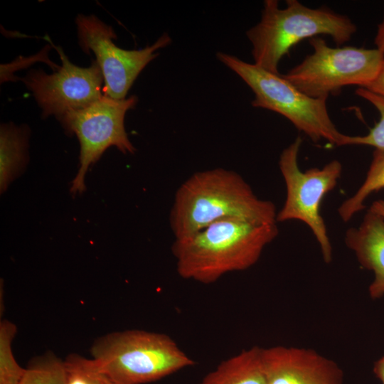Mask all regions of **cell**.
<instances>
[{
	"label": "cell",
	"mask_w": 384,
	"mask_h": 384,
	"mask_svg": "<svg viewBox=\"0 0 384 384\" xmlns=\"http://www.w3.org/2000/svg\"><path fill=\"white\" fill-rule=\"evenodd\" d=\"M277 223L236 218L215 221L172 245L179 276L211 284L227 273L247 270L277 236Z\"/></svg>",
	"instance_id": "6da1fadb"
},
{
	"label": "cell",
	"mask_w": 384,
	"mask_h": 384,
	"mask_svg": "<svg viewBox=\"0 0 384 384\" xmlns=\"http://www.w3.org/2000/svg\"><path fill=\"white\" fill-rule=\"evenodd\" d=\"M274 204L259 198L235 171L216 168L196 172L177 189L169 222L175 239L227 218L277 223Z\"/></svg>",
	"instance_id": "7a4b0ae2"
},
{
	"label": "cell",
	"mask_w": 384,
	"mask_h": 384,
	"mask_svg": "<svg viewBox=\"0 0 384 384\" xmlns=\"http://www.w3.org/2000/svg\"><path fill=\"white\" fill-rule=\"evenodd\" d=\"M286 5L281 9L278 1H265L260 21L246 32L254 63L270 72L279 73L282 58L305 38L328 35L340 46L356 31L348 16L329 8H310L297 0H287Z\"/></svg>",
	"instance_id": "3957f363"
},
{
	"label": "cell",
	"mask_w": 384,
	"mask_h": 384,
	"mask_svg": "<svg viewBox=\"0 0 384 384\" xmlns=\"http://www.w3.org/2000/svg\"><path fill=\"white\" fill-rule=\"evenodd\" d=\"M91 354L96 369L114 384L151 383L195 364L168 335L136 329L100 338Z\"/></svg>",
	"instance_id": "277c9868"
},
{
	"label": "cell",
	"mask_w": 384,
	"mask_h": 384,
	"mask_svg": "<svg viewBox=\"0 0 384 384\" xmlns=\"http://www.w3.org/2000/svg\"><path fill=\"white\" fill-rule=\"evenodd\" d=\"M218 59L235 73L252 90V105L275 112L289 120L312 141L347 146L349 135L340 132L331 119L326 99L310 97L279 73L270 72L228 53L218 52Z\"/></svg>",
	"instance_id": "5b68a950"
},
{
	"label": "cell",
	"mask_w": 384,
	"mask_h": 384,
	"mask_svg": "<svg viewBox=\"0 0 384 384\" xmlns=\"http://www.w3.org/2000/svg\"><path fill=\"white\" fill-rule=\"evenodd\" d=\"M314 51L284 77L304 94L327 99L347 85L367 87L377 76L384 59L378 48H333L325 40H309Z\"/></svg>",
	"instance_id": "8992f818"
},
{
	"label": "cell",
	"mask_w": 384,
	"mask_h": 384,
	"mask_svg": "<svg viewBox=\"0 0 384 384\" xmlns=\"http://www.w3.org/2000/svg\"><path fill=\"white\" fill-rule=\"evenodd\" d=\"M302 139L297 137L282 152L279 166L284 178L287 195L277 212V222L297 220L305 223L318 242L324 261L331 262L332 246L326 226L320 213L324 196L336 188L342 173V164L332 160L321 168L300 170L298 155Z\"/></svg>",
	"instance_id": "52a82bcc"
},
{
	"label": "cell",
	"mask_w": 384,
	"mask_h": 384,
	"mask_svg": "<svg viewBox=\"0 0 384 384\" xmlns=\"http://www.w3.org/2000/svg\"><path fill=\"white\" fill-rule=\"evenodd\" d=\"M137 101L134 95L114 100L103 95L90 105L58 118L67 133L77 136L80 145V167L70 187L73 196L85 191L88 169L107 148L115 146L123 154L134 153L135 148L125 131L124 117Z\"/></svg>",
	"instance_id": "ba28073f"
},
{
	"label": "cell",
	"mask_w": 384,
	"mask_h": 384,
	"mask_svg": "<svg viewBox=\"0 0 384 384\" xmlns=\"http://www.w3.org/2000/svg\"><path fill=\"white\" fill-rule=\"evenodd\" d=\"M79 44L86 53L92 50L102 71L104 95L114 100H124L142 70L171 43L164 33L151 46L139 50H124L115 46L117 36L112 28L94 15H78L76 18Z\"/></svg>",
	"instance_id": "9c48e42d"
},
{
	"label": "cell",
	"mask_w": 384,
	"mask_h": 384,
	"mask_svg": "<svg viewBox=\"0 0 384 384\" xmlns=\"http://www.w3.org/2000/svg\"><path fill=\"white\" fill-rule=\"evenodd\" d=\"M62 65L53 74L32 70L21 78L42 110V117L58 119L68 112L85 108L102 97L104 82L96 60L88 68L73 64L61 48L55 46Z\"/></svg>",
	"instance_id": "30bf717a"
},
{
	"label": "cell",
	"mask_w": 384,
	"mask_h": 384,
	"mask_svg": "<svg viewBox=\"0 0 384 384\" xmlns=\"http://www.w3.org/2000/svg\"><path fill=\"white\" fill-rule=\"evenodd\" d=\"M267 384H343V373L333 361L304 348H262Z\"/></svg>",
	"instance_id": "8fae6325"
},
{
	"label": "cell",
	"mask_w": 384,
	"mask_h": 384,
	"mask_svg": "<svg viewBox=\"0 0 384 384\" xmlns=\"http://www.w3.org/2000/svg\"><path fill=\"white\" fill-rule=\"evenodd\" d=\"M344 240L361 266L374 274L370 297L380 298L384 295V218L368 210L358 228L347 230Z\"/></svg>",
	"instance_id": "7c38bea8"
},
{
	"label": "cell",
	"mask_w": 384,
	"mask_h": 384,
	"mask_svg": "<svg viewBox=\"0 0 384 384\" xmlns=\"http://www.w3.org/2000/svg\"><path fill=\"white\" fill-rule=\"evenodd\" d=\"M262 348L253 346L222 361L199 384H267Z\"/></svg>",
	"instance_id": "4fadbf2b"
},
{
	"label": "cell",
	"mask_w": 384,
	"mask_h": 384,
	"mask_svg": "<svg viewBox=\"0 0 384 384\" xmlns=\"http://www.w3.org/2000/svg\"><path fill=\"white\" fill-rule=\"evenodd\" d=\"M28 129L13 123L2 124L0 129V190L8 186L24 169L27 163Z\"/></svg>",
	"instance_id": "5bb4252c"
},
{
	"label": "cell",
	"mask_w": 384,
	"mask_h": 384,
	"mask_svg": "<svg viewBox=\"0 0 384 384\" xmlns=\"http://www.w3.org/2000/svg\"><path fill=\"white\" fill-rule=\"evenodd\" d=\"M382 188H384V152L375 150L363 183L338 208L341 220L348 222L357 213L365 208L364 203L368 196Z\"/></svg>",
	"instance_id": "9a60e30c"
},
{
	"label": "cell",
	"mask_w": 384,
	"mask_h": 384,
	"mask_svg": "<svg viewBox=\"0 0 384 384\" xmlns=\"http://www.w3.org/2000/svg\"><path fill=\"white\" fill-rule=\"evenodd\" d=\"M68 379L65 361L47 354L28 365L20 384H68Z\"/></svg>",
	"instance_id": "2e32d148"
},
{
	"label": "cell",
	"mask_w": 384,
	"mask_h": 384,
	"mask_svg": "<svg viewBox=\"0 0 384 384\" xmlns=\"http://www.w3.org/2000/svg\"><path fill=\"white\" fill-rule=\"evenodd\" d=\"M16 326L7 320L0 324V384H20L26 368L16 362L11 350Z\"/></svg>",
	"instance_id": "e0dca14e"
},
{
	"label": "cell",
	"mask_w": 384,
	"mask_h": 384,
	"mask_svg": "<svg viewBox=\"0 0 384 384\" xmlns=\"http://www.w3.org/2000/svg\"><path fill=\"white\" fill-rule=\"evenodd\" d=\"M356 95L370 102L380 114L379 121L363 136H349L348 145H365L384 152V97L366 88L359 87Z\"/></svg>",
	"instance_id": "ac0fdd59"
},
{
	"label": "cell",
	"mask_w": 384,
	"mask_h": 384,
	"mask_svg": "<svg viewBox=\"0 0 384 384\" xmlns=\"http://www.w3.org/2000/svg\"><path fill=\"white\" fill-rule=\"evenodd\" d=\"M65 363L68 370L80 375L87 384H114L96 369L91 359L72 354L67 358Z\"/></svg>",
	"instance_id": "d6986e66"
},
{
	"label": "cell",
	"mask_w": 384,
	"mask_h": 384,
	"mask_svg": "<svg viewBox=\"0 0 384 384\" xmlns=\"http://www.w3.org/2000/svg\"><path fill=\"white\" fill-rule=\"evenodd\" d=\"M364 88L384 97V59L375 78Z\"/></svg>",
	"instance_id": "ffe728a7"
},
{
	"label": "cell",
	"mask_w": 384,
	"mask_h": 384,
	"mask_svg": "<svg viewBox=\"0 0 384 384\" xmlns=\"http://www.w3.org/2000/svg\"><path fill=\"white\" fill-rule=\"evenodd\" d=\"M376 48L384 53V17L382 22L378 26L377 33L375 38Z\"/></svg>",
	"instance_id": "44dd1931"
},
{
	"label": "cell",
	"mask_w": 384,
	"mask_h": 384,
	"mask_svg": "<svg viewBox=\"0 0 384 384\" xmlns=\"http://www.w3.org/2000/svg\"><path fill=\"white\" fill-rule=\"evenodd\" d=\"M373 372L376 377L381 381L382 384H384V356L375 363Z\"/></svg>",
	"instance_id": "7402d4cb"
},
{
	"label": "cell",
	"mask_w": 384,
	"mask_h": 384,
	"mask_svg": "<svg viewBox=\"0 0 384 384\" xmlns=\"http://www.w3.org/2000/svg\"><path fill=\"white\" fill-rule=\"evenodd\" d=\"M369 210L384 218V200L380 199L374 201Z\"/></svg>",
	"instance_id": "603a6c76"
}]
</instances>
